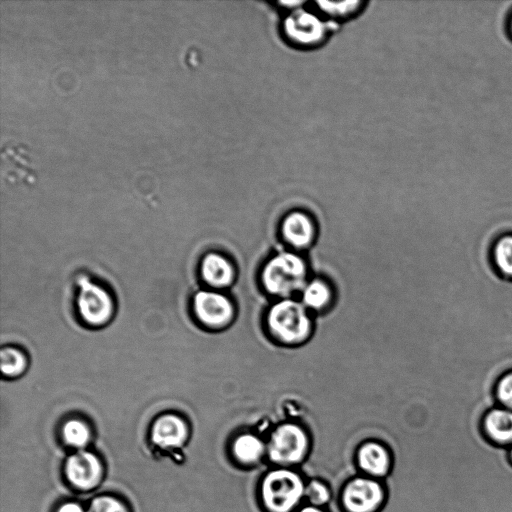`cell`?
I'll use <instances>...</instances> for the list:
<instances>
[{"mask_svg":"<svg viewBox=\"0 0 512 512\" xmlns=\"http://www.w3.org/2000/svg\"><path fill=\"white\" fill-rule=\"evenodd\" d=\"M264 442L254 434L245 433L233 442L232 452L235 458L244 465H253L260 460L265 452Z\"/></svg>","mask_w":512,"mask_h":512,"instance_id":"obj_16","label":"cell"},{"mask_svg":"<svg viewBox=\"0 0 512 512\" xmlns=\"http://www.w3.org/2000/svg\"><path fill=\"white\" fill-rule=\"evenodd\" d=\"M358 466L365 473L375 476H385L391 466L389 451L379 442L363 443L357 451Z\"/></svg>","mask_w":512,"mask_h":512,"instance_id":"obj_11","label":"cell"},{"mask_svg":"<svg viewBox=\"0 0 512 512\" xmlns=\"http://www.w3.org/2000/svg\"><path fill=\"white\" fill-rule=\"evenodd\" d=\"M78 284L80 287L78 307L82 318L92 325H101L107 322L113 309L111 298L107 292L86 277H81Z\"/></svg>","mask_w":512,"mask_h":512,"instance_id":"obj_7","label":"cell"},{"mask_svg":"<svg viewBox=\"0 0 512 512\" xmlns=\"http://www.w3.org/2000/svg\"><path fill=\"white\" fill-rule=\"evenodd\" d=\"M306 267L296 254L281 253L273 257L263 270V283L272 294L287 296L304 286Z\"/></svg>","mask_w":512,"mask_h":512,"instance_id":"obj_3","label":"cell"},{"mask_svg":"<svg viewBox=\"0 0 512 512\" xmlns=\"http://www.w3.org/2000/svg\"><path fill=\"white\" fill-rule=\"evenodd\" d=\"M88 512H126L125 508L116 499L99 497L90 505Z\"/></svg>","mask_w":512,"mask_h":512,"instance_id":"obj_23","label":"cell"},{"mask_svg":"<svg viewBox=\"0 0 512 512\" xmlns=\"http://www.w3.org/2000/svg\"><path fill=\"white\" fill-rule=\"evenodd\" d=\"M282 233L285 239L292 245L304 247L312 241L314 226L308 215L295 211L284 218Z\"/></svg>","mask_w":512,"mask_h":512,"instance_id":"obj_12","label":"cell"},{"mask_svg":"<svg viewBox=\"0 0 512 512\" xmlns=\"http://www.w3.org/2000/svg\"><path fill=\"white\" fill-rule=\"evenodd\" d=\"M194 308L198 318L213 327L222 326L233 315L230 301L222 294L212 291H200L194 299Z\"/></svg>","mask_w":512,"mask_h":512,"instance_id":"obj_8","label":"cell"},{"mask_svg":"<svg viewBox=\"0 0 512 512\" xmlns=\"http://www.w3.org/2000/svg\"><path fill=\"white\" fill-rule=\"evenodd\" d=\"M302 477L287 468H277L264 476L260 494L268 512H291L305 496Z\"/></svg>","mask_w":512,"mask_h":512,"instance_id":"obj_1","label":"cell"},{"mask_svg":"<svg viewBox=\"0 0 512 512\" xmlns=\"http://www.w3.org/2000/svg\"><path fill=\"white\" fill-rule=\"evenodd\" d=\"M201 269L203 277L212 286L223 287L232 281V266L220 255L209 254L206 256Z\"/></svg>","mask_w":512,"mask_h":512,"instance_id":"obj_15","label":"cell"},{"mask_svg":"<svg viewBox=\"0 0 512 512\" xmlns=\"http://www.w3.org/2000/svg\"><path fill=\"white\" fill-rule=\"evenodd\" d=\"M282 31L291 45L302 49H313L326 40L328 25L326 20L310 7H300L287 14L282 24Z\"/></svg>","mask_w":512,"mask_h":512,"instance_id":"obj_2","label":"cell"},{"mask_svg":"<svg viewBox=\"0 0 512 512\" xmlns=\"http://www.w3.org/2000/svg\"><path fill=\"white\" fill-rule=\"evenodd\" d=\"M305 497L311 505L319 507L328 503L330 499V491L325 483L314 479L306 485Z\"/></svg>","mask_w":512,"mask_h":512,"instance_id":"obj_21","label":"cell"},{"mask_svg":"<svg viewBox=\"0 0 512 512\" xmlns=\"http://www.w3.org/2000/svg\"><path fill=\"white\" fill-rule=\"evenodd\" d=\"M58 512H84L83 509L76 503H67L63 505Z\"/></svg>","mask_w":512,"mask_h":512,"instance_id":"obj_24","label":"cell"},{"mask_svg":"<svg viewBox=\"0 0 512 512\" xmlns=\"http://www.w3.org/2000/svg\"><path fill=\"white\" fill-rule=\"evenodd\" d=\"M66 474L71 483L76 487L90 489L99 481L101 466L93 454L79 451L67 460Z\"/></svg>","mask_w":512,"mask_h":512,"instance_id":"obj_9","label":"cell"},{"mask_svg":"<svg viewBox=\"0 0 512 512\" xmlns=\"http://www.w3.org/2000/svg\"><path fill=\"white\" fill-rule=\"evenodd\" d=\"M185 436L184 422L174 415H165L159 418L152 430L153 441L164 448L180 446Z\"/></svg>","mask_w":512,"mask_h":512,"instance_id":"obj_13","label":"cell"},{"mask_svg":"<svg viewBox=\"0 0 512 512\" xmlns=\"http://www.w3.org/2000/svg\"><path fill=\"white\" fill-rule=\"evenodd\" d=\"M341 500L347 512H375L384 501V489L380 482L358 476L346 483Z\"/></svg>","mask_w":512,"mask_h":512,"instance_id":"obj_6","label":"cell"},{"mask_svg":"<svg viewBox=\"0 0 512 512\" xmlns=\"http://www.w3.org/2000/svg\"><path fill=\"white\" fill-rule=\"evenodd\" d=\"M484 437L492 444L508 447L512 444V410L495 408L489 410L481 420Z\"/></svg>","mask_w":512,"mask_h":512,"instance_id":"obj_10","label":"cell"},{"mask_svg":"<svg viewBox=\"0 0 512 512\" xmlns=\"http://www.w3.org/2000/svg\"><path fill=\"white\" fill-rule=\"evenodd\" d=\"M298 512H324L319 507L308 505L301 508Z\"/></svg>","mask_w":512,"mask_h":512,"instance_id":"obj_25","label":"cell"},{"mask_svg":"<svg viewBox=\"0 0 512 512\" xmlns=\"http://www.w3.org/2000/svg\"><path fill=\"white\" fill-rule=\"evenodd\" d=\"M496 395L504 408L512 410V373L505 375L499 381Z\"/></svg>","mask_w":512,"mask_h":512,"instance_id":"obj_22","label":"cell"},{"mask_svg":"<svg viewBox=\"0 0 512 512\" xmlns=\"http://www.w3.org/2000/svg\"><path fill=\"white\" fill-rule=\"evenodd\" d=\"M63 436L68 444L82 447L89 439V430L84 423L78 420H71L65 424Z\"/></svg>","mask_w":512,"mask_h":512,"instance_id":"obj_20","label":"cell"},{"mask_svg":"<svg viewBox=\"0 0 512 512\" xmlns=\"http://www.w3.org/2000/svg\"><path fill=\"white\" fill-rule=\"evenodd\" d=\"M311 9L324 20L342 21L357 15L364 7L363 1H315L309 3Z\"/></svg>","mask_w":512,"mask_h":512,"instance_id":"obj_14","label":"cell"},{"mask_svg":"<svg viewBox=\"0 0 512 512\" xmlns=\"http://www.w3.org/2000/svg\"><path fill=\"white\" fill-rule=\"evenodd\" d=\"M25 367V358L17 350L12 348L3 349L1 351V370L7 376H15L20 374Z\"/></svg>","mask_w":512,"mask_h":512,"instance_id":"obj_19","label":"cell"},{"mask_svg":"<svg viewBox=\"0 0 512 512\" xmlns=\"http://www.w3.org/2000/svg\"><path fill=\"white\" fill-rule=\"evenodd\" d=\"M508 457L512 464V444L510 446H508Z\"/></svg>","mask_w":512,"mask_h":512,"instance_id":"obj_26","label":"cell"},{"mask_svg":"<svg viewBox=\"0 0 512 512\" xmlns=\"http://www.w3.org/2000/svg\"><path fill=\"white\" fill-rule=\"evenodd\" d=\"M494 258L499 270L512 276V236H505L496 243Z\"/></svg>","mask_w":512,"mask_h":512,"instance_id":"obj_18","label":"cell"},{"mask_svg":"<svg viewBox=\"0 0 512 512\" xmlns=\"http://www.w3.org/2000/svg\"><path fill=\"white\" fill-rule=\"evenodd\" d=\"M329 289L326 284L320 280H314L303 289V302L306 306L319 309L329 300Z\"/></svg>","mask_w":512,"mask_h":512,"instance_id":"obj_17","label":"cell"},{"mask_svg":"<svg viewBox=\"0 0 512 512\" xmlns=\"http://www.w3.org/2000/svg\"><path fill=\"white\" fill-rule=\"evenodd\" d=\"M267 319L273 335L286 343L299 342L310 331V319L303 305L291 299L273 305Z\"/></svg>","mask_w":512,"mask_h":512,"instance_id":"obj_4","label":"cell"},{"mask_svg":"<svg viewBox=\"0 0 512 512\" xmlns=\"http://www.w3.org/2000/svg\"><path fill=\"white\" fill-rule=\"evenodd\" d=\"M309 440L305 431L293 423L278 426L267 445L270 461L287 466L301 462L308 450Z\"/></svg>","mask_w":512,"mask_h":512,"instance_id":"obj_5","label":"cell"}]
</instances>
